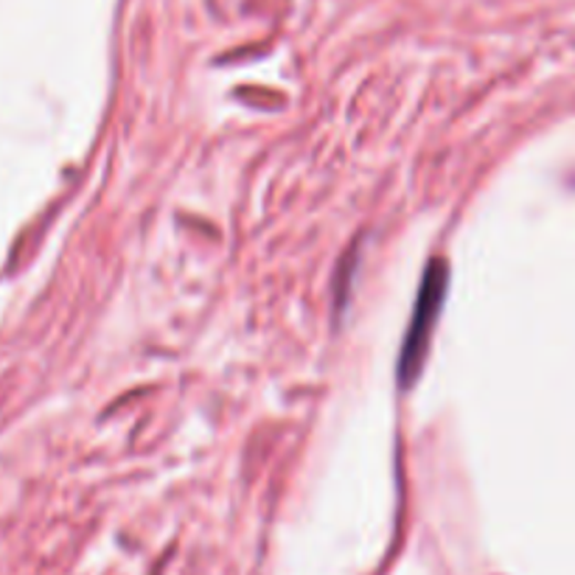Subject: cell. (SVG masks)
<instances>
[{
    "label": "cell",
    "mask_w": 575,
    "mask_h": 575,
    "mask_svg": "<svg viewBox=\"0 0 575 575\" xmlns=\"http://www.w3.org/2000/svg\"><path fill=\"white\" fill-rule=\"evenodd\" d=\"M447 266H443L441 261H432L425 281H421V292H418L416 310H412L410 332H407L405 348H401L399 376L405 385H410V381L416 379L418 368L425 363L427 345H430L432 328H436L438 312H441L443 295H447Z\"/></svg>",
    "instance_id": "cell-1"
}]
</instances>
